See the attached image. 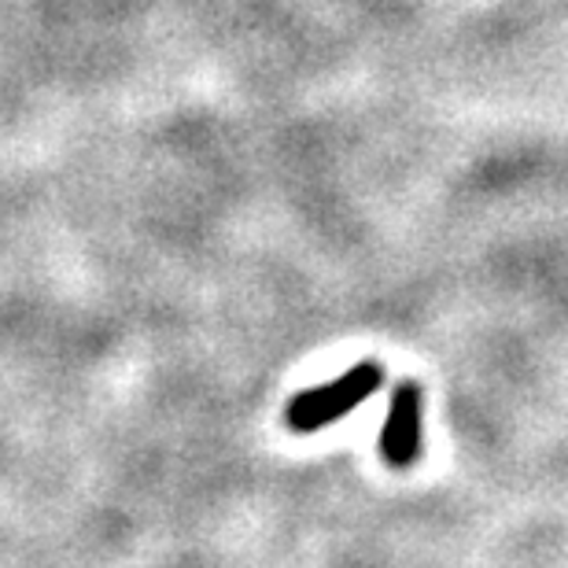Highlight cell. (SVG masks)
Returning <instances> with one entry per match:
<instances>
[{"mask_svg": "<svg viewBox=\"0 0 568 568\" xmlns=\"http://www.w3.org/2000/svg\"><path fill=\"white\" fill-rule=\"evenodd\" d=\"M381 381H384L381 362H358L339 381L295 395L288 410H284V422H288L292 432H317L366 403L381 388Z\"/></svg>", "mask_w": 568, "mask_h": 568, "instance_id": "cell-1", "label": "cell"}, {"mask_svg": "<svg viewBox=\"0 0 568 568\" xmlns=\"http://www.w3.org/2000/svg\"><path fill=\"white\" fill-rule=\"evenodd\" d=\"M422 454V388L417 384H399L388 406V422L381 432V458L392 469H410Z\"/></svg>", "mask_w": 568, "mask_h": 568, "instance_id": "cell-2", "label": "cell"}]
</instances>
